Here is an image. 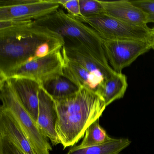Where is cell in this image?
Instances as JSON below:
<instances>
[{
  "mask_svg": "<svg viewBox=\"0 0 154 154\" xmlns=\"http://www.w3.org/2000/svg\"><path fill=\"white\" fill-rule=\"evenodd\" d=\"M47 44L64 46L63 38L35 21H0V79L28 62L43 57Z\"/></svg>",
  "mask_w": 154,
  "mask_h": 154,
  "instance_id": "obj_1",
  "label": "cell"
},
{
  "mask_svg": "<svg viewBox=\"0 0 154 154\" xmlns=\"http://www.w3.org/2000/svg\"><path fill=\"white\" fill-rule=\"evenodd\" d=\"M55 102L56 131L64 149L77 143L88 127L100 119L107 107L97 92L85 87H81L75 94Z\"/></svg>",
  "mask_w": 154,
  "mask_h": 154,
  "instance_id": "obj_2",
  "label": "cell"
},
{
  "mask_svg": "<svg viewBox=\"0 0 154 154\" xmlns=\"http://www.w3.org/2000/svg\"><path fill=\"white\" fill-rule=\"evenodd\" d=\"M35 22L59 34L64 39H69L74 45H80L89 51L98 61L109 65L103 47V39L91 27L63 10L55 12Z\"/></svg>",
  "mask_w": 154,
  "mask_h": 154,
  "instance_id": "obj_3",
  "label": "cell"
},
{
  "mask_svg": "<svg viewBox=\"0 0 154 154\" xmlns=\"http://www.w3.org/2000/svg\"><path fill=\"white\" fill-rule=\"evenodd\" d=\"M0 99L1 107L8 110L13 114L36 154H50L52 148L48 138L25 109L8 79L0 80Z\"/></svg>",
  "mask_w": 154,
  "mask_h": 154,
  "instance_id": "obj_4",
  "label": "cell"
},
{
  "mask_svg": "<svg viewBox=\"0 0 154 154\" xmlns=\"http://www.w3.org/2000/svg\"><path fill=\"white\" fill-rule=\"evenodd\" d=\"M75 18L91 27L103 40H148L151 29L147 25L127 23L106 14Z\"/></svg>",
  "mask_w": 154,
  "mask_h": 154,
  "instance_id": "obj_5",
  "label": "cell"
},
{
  "mask_svg": "<svg viewBox=\"0 0 154 154\" xmlns=\"http://www.w3.org/2000/svg\"><path fill=\"white\" fill-rule=\"evenodd\" d=\"M62 48L45 57L38 58L20 66L9 73L3 79L23 77L32 79L41 84L54 77L63 75L64 59Z\"/></svg>",
  "mask_w": 154,
  "mask_h": 154,
  "instance_id": "obj_6",
  "label": "cell"
},
{
  "mask_svg": "<svg viewBox=\"0 0 154 154\" xmlns=\"http://www.w3.org/2000/svg\"><path fill=\"white\" fill-rule=\"evenodd\" d=\"M104 52L111 67L118 73L130 65L138 57L151 49L148 40L103 39Z\"/></svg>",
  "mask_w": 154,
  "mask_h": 154,
  "instance_id": "obj_7",
  "label": "cell"
},
{
  "mask_svg": "<svg viewBox=\"0 0 154 154\" xmlns=\"http://www.w3.org/2000/svg\"><path fill=\"white\" fill-rule=\"evenodd\" d=\"M57 0H24L19 5L0 7V21H35L59 9Z\"/></svg>",
  "mask_w": 154,
  "mask_h": 154,
  "instance_id": "obj_8",
  "label": "cell"
},
{
  "mask_svg": "<svg viewBox=\"0 0 154 154\" xmlns=\"http://www.w3.org/2000/svg\"><path fill=\"white\" fill-rule=\"evenodd\" d=\"M38 117L37 124L43 134L57 146L61 144L56 131L57 114L55 101L41 87L39 94Z\"/></svg>",
  "mask_w": 154,
  "mask_h": 154,
  "instance_id": "obj_9",
  "label": "cell"
},
{
  "mask_svg": "<svg viewBox=\"0 0 154 154\" xmlns=\"http://www.w3.org/2000/svg\"><path fill=\"white\" fill-rule=\"evenodd\" d=\"M17 96L25 109L37 123L38 117L39 94L41 84L23 77L8 78Z\"/></svg>",
  "mask_w": 154,
  "mask_h": 154,
  "instance_id": "obj_10",
  "label": "cell"
},
{
  "mask_svg": "<svg viewBox=\"0 0 154 154\" xmlns=\"http://www.w3.org/2000/svg\"><path fill=\"white\" fill-rule=\"evenodd\" d=\"M62 52L70 60L76 62L90 72L103 80L116 72L110 66L102 63L88 50L80 45L65 44Z\"/></svg>",
  "mask_w": 154,
  "mask_h": 154,
  "instance_id": "obj_11",
  "label": "cell"
},
{
  "mask_svg": "<svg viewBox=\"0 0 154 154\" xmlns=\"http://www.w3.org/2000/svg\"><path fill=\"white\" fill-rule=\"evenodd\" d=\"M100 1L108 16L135 25H147L148 23L146 15L130 1Z\"/></svg>",
  "mask_w": 154,
  "mask_h": 154,
  "instance_id": "obj_12",
  "label": "cell"
},
{
  "mask_svg": "<svg viewBox=\"0 0 154 154\" xmlns=\"http://www.w3.org/2000/svg\"><path fill=\"white\" fill-rule=\"evenodd\" d=\"M0 135L6 136L26 154H36L26 135L10 111L0 107Z\"/></svg>",
  "mask_w": 154,
  "mask_h": 154,
  "instance_id": "obj_13",
  "label": "cell"
},
{
  "mask_svg": "<svg viewBox=\"0 0 154 154\" xmlns=\"http://www.w3.org/2000/svg\"><path fill=\"white\" fill-rule=\"evenodd\" d=\"M64 59L63 75L79 88L85 87L97 92L104 80L92 73L81 65L70 60L62 52Z\"/></svg>",
  "mask_w": 154,
  "mask_h": 154,
  "instance_id": "obj_14",
  "label": "cell"
},
{
  "mask_svg": "<svg viewBox=\"0 0 154 154\" xmlns=\"http://www.w3.org/2000/svg\"><path fill=\"white\" fill-rule=\"evenodd\" d=\"M127 78L122 73L116 72L104 80L97 92L102 97L106 106L124 96L128 88Z\"/></svg>",
  "mask_w": 154,
  "mask_h": 154,
  "instance_id": "obj_15",
  "label": "cell"
},
{
  "mask_svg": "<svg viewBox=\"0 0 154 154\" xmlns=\"http://www.w3.org/2000/svg\"><path fill=\"white\" fill-rule=\"evenodd\" d=\"M41 84L55 101L68 98L75 94L80 89L63 75L54 77Z\"/></svg>",
  "mask_w": 154,
  "mask_h": 154,
  "instance_id": "obj_16",
  "label": "cell"
},
{
  "mask_svg": "<svg viewBox=\"0 0 154 154\" xmlns=\"http://www.w3.org/2000/svg\"><path fill=\"white\" fill-rule=\"evenodd\" d=\"M131 141L128 138H112L109 141L86 147H72L66 154H119L128 147Z\"/></svg>",
  "mask_w": 154,
  "mask_h": 154,
  "instance_id": "obj_17",
  "label": "cell"
},
{
  "mask_svg": "<svg viewBox=\"0 0 154 154\" xmlns=\"http://www.w3.org/2000/svg\"><path fill=\"white\" fill-rule=\"evenodd\" d=\"M99 119L92 123L86 130L79 147H86L101 145L112 139L99 124Z\"/></svg>",
  "mask_w": 154,
  "mask_h": 154,
  "instance_id": "obj_18",
  "label": "cell"
},
{
  "mask_svg": "<svg viewBox=\"0 0 154 154\" xmlns=\"http://www.w3.org/2000/svg\"><path fill=\"white\" fill-rule=\"evenodd\" d=\"M82 17H90L105 14L104 9L99 0H79Z\"/></svg>",
  "mask_w": 154,
  "mask_h": 154,
  "instance_id": "obj_19",
  "label": "cell"
},
{
  "mask_svg": "<svg viewBox=\"0 0 154 154\" xmlns=\"http://www.w3.org/2000/svg\"><path fill=\"white\" fill-rule=\"evenodd\" d=\"M0 154H26L12 140L0 135Z\"/></svg>",
  "mask_w": 154,
  "mask_h": 154,
  "instance_id": "obj_20",
  "label": "cell"
},
{
  "mask_svg": "<svg viewBox=\"0 0 154 154\" xmlns=\"http://www.w3.org/2000/svg\"><path fill=\"white\" fill-rule=\"evenodd\" d=\"M130 2L146 15L148 23H154V0H136Z\"/></svg>",
  "mask_w": 154,
  "mask_h": 154,
  "instance_id": "obj_21",
  "label": "cell"
},
{
  "mask_svg": "<svg viewBox=\"0 0 154 154\" xmlns=\"http://www.w3.org/2000/svg\"><path fill=\"white\" fill-rule=\"evenodd\" d=\"M57 2L66 9L69 15L75 17L81 16L79 0H57Z\"/></svg>",
  "mask_w": 154,
  "mask_h": 154,
  "instance_id": "obj_22",
  "label": "cell"
},
{
  "mask_svg": "<svg viewBox=\"0 0 154 154\" xmlns=\"http://www.w3.org/2000/svg\"><path fill=\"white\" fill-rule=\"evenodd\" d=\"M148 41L150 45L151 48L154 50V27L150 29Z\"/></svg>",
  "mask_w": 154,
  "mask_h": 154,
  "instance_id": "obj_23",
  "label": "cell"
},
{
  "mask_svg": "<svg viewBox=\"0 0 154 154\" xmlns=\"http://www.w3.org/2000/svg\"></svg>",
  "mask_w": 154,
  "mask_h": 154,
  "instance_id": "obj_24",
  "label": "cell"
}]
</instances>
